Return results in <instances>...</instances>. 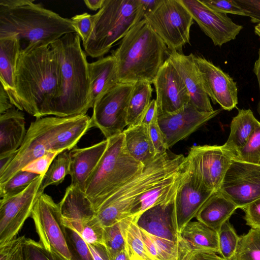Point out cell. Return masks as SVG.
Wrapping results in <instances>:
<instances>
[{"instance_id":"1","label":"cell","mask_w":260,"mask_h":260,"mask_svg":"<svg viewBox=\"0 0 260 260\" xmlns=\"http://www.w3.org/2000/svg\"><path fill=\"white\" fill-rule=\"evenodd\" d=\"M60 64L50 45L28 44L21 49L15 73L21 110L36 118L48 115L59 84Z\"/></svg>"},{"instance_id":"2","label":"cell","mask_w":260,"mask_h":260,"mask_svg":"<svg viewBox=\"0 0 260 260\" xmlns=\"http://www.w3.org/2000/svg\"><path fill=\"white\" fill-rule=\"evenodd\" d=\"M90 128V117L86 114L36 118L31 123L20 147L0 170V185L38 158L49 153L72 150Z\"/></svg>"},{"instance_id":"3","label":"cell","mask_w":260,"mask_h":260,"mask_svg":"<svg viewBox=\"0 0 260 260\" xmlns=\"http://www.w3.org/2000/svg\"><path fill=\"white\" fill-rule=\"evenodd\" d=\"M60 64L59 84L48 115L66 117L86 114L92 108L88 63L77 33L62 36L50 45Z\"/></svg>"},{"instance_id":"4","label":"cell","mask_w":260,"mask_h":260,"mask_svg":"<svg viewBox=\"0 0 260 260\" xmlns=\"http://www.w3.org/2000/svg\"><path fill=\"white\" fill-rule=\"evenodd\" d=\"M77 33L71 19L30 0H0V38L16 35L28 44L50 45Z\"/></svg>"},{"instance_id":"5","label":"cell","mask_w":260,"mask_h":260,"mask_svg":"<svg viewBox=\"0 0 260 260\" xmlns=\"http://www.w3.org/2000/svg\"><path fill=\"white\" fill-rule=\"evenodd\" d=\"M168 49L143 18L128 31L112 54L117 63L119 83L152 84L168 57Z\"/></svg>"},{"instance_id":"6","label":"cell","mask_w":260,"mask_h":260,"mask_svg":"<svg viewBox=\"0 0 260 260\" xmlns=\"http://www.w3.org/2000/svg\"><path fill=\"white\" fill-rule=\"evenodd\" d=\"M186 157L168 151L156 158L117 189L95 211V218L104 227L116 224L131 216L137 198L183 168Z\"/></svg>"},{"instance_id":"7","label":"cell","mask_w":260,"mask_h":260,"mask_svg":"<svg viewBox=\"0 0 260 260\" xmlns=\"http://www.w3.org/2000/svg\"><path fill=\"white\" fill-rule=\"evenodd\" d=\"M108 139L107 149L84 191L95 211L145 166L128 153L123 133Z\"/></svg>"},{"instance_id":"8","label":"cell","mask_w":260,"mask_h":260,"mask_svg":"<svg viewBox=\"0 0 260 260\" xmlns=\"http://www.w3.org/2000/svg\"><path fill=\"white\" fill-rule=\"evenodd\" d=\"M93 16L92 33L83 46L87 55L101 58L144 18V13L140 0H105Z\"/></svg>"},{"instance_id":"9","label":"cell","mask_w":260,"mask_h":260,"mask_svg":"<svg viewBox=\"0 0 260 260\" xmlns=\"http://www.w3.org/2000/svg\"><path fill=\"white\" fill-rule=\"evenodd\" d=\"M144 18L170 51L181 53L189 42L193 19L181 0H162Z\"/></svg>"},{"instance_id":"10","label":"cell","mask_w":260,"mask_h":260,"mask_svg":"<svg viewBox=\"0 0 260 260\" xmlns=\"http://www.w3.org/2000/svg\"><path fill=\"white\" fill-rule=\"evenodd\" d=\"M134 84L119 83L95 102L91 128H99L106 139L118 135L127 126L129 103Z\"/></svg>"},{"instance_id":"11","label":"cell","mask_w":260,"mask_h":260,"mask_svg":"<svg viewBox=\"0 0 260 260\" xmlns=\"http://www.w3.org/2000/svg\"><path fill=\"white\" fill-rule=\"evenodd\" d=\"M215 191L204 183L193 156L188 153L179 183L175 204L176 227L179 233Z\"/></svg>"},{"instance_id":"12","label":"cell","mask_w":260,"mask_h":260,"mask_svg":"<svg viewBox=\"0 0 260 260\" xmlns=\"http://www.w3.org/2000/svg\"><path fill=\"white\" fill-rule=\"evenodd\" d=\"M30 217L34 220L39 242L65 260H71L58 204L50 196L43 193L37 198Z\"/></svg>"},{"instance_id":"13","label":"cell","mask_w":260,"mask_h":260,"mask_svg":"<svg viewBox=\"0 0 260 260\" xmlns=\"http://www.w3.org/2000/svg\"><path fill=\"white\" fill-rule=\"evenodd\" d=\"M218 190L242 209L260 198V165L233 159Z\"/></svg>"},{"instance_id":"14","label":"cell","mask_w":260,"mask_h":260,"mask_svg":"<svg viewBox=\"0 0 260 260\" xmlns=\"http://www.w3.org/2000/svg\"><path fill=\"white\" fill-rule=\"evenodd\" d=\"M44 176L40 175L20 193L0 201V246L17 237L24 222L30 217Z\"/></svg>"},{"instance_id":"15","label":"cell","mask_w":260,"mask_h":260,"mask_svg":"<svg viewBox=\"0 0 260 260\" xmlns=\"http://www.w3.org/2000/svg\"><path fill=\"white\" fill-rule=\"evenodd\" d=\"M202 30L215 46H221L236 39L243 27L227 14L216 12L201 0H181Z\"/></svg>"},{"instance_id":"16","label":"cell","mask_w":260,"mask_h":260,"mask_svg":"<svg viewBox=\"0 0 260 260\" xmlns=\"http://www.w3.org/2000/svg\"><path fill=\"white\" fill-rule=\"evenodd\" d=\"M221 111L217 109L210 112H201L189 102L175 112L157 116L158 123L168 150L188 137Z\"/></svg>"},{"instance_id":"17","label":"cell","mask_w":260,"mask_h":260,"mask_svg":"<svg viewBox=\"0 0 260 260\" xmlns=\"http://www.w3.org/2000/svg\"><path fill=\"white\" fill-rule=\"evenodd\" d=\"M194 60L204 90L213 103L227 111L236 108L238 103V87L234 79L203 57L194 55Z\"/></svg>"},{"instance_id":"18","label":"cell","mask_w":260,"mask_h":260,"mask_svg":"<svg viewBox=\"0 0 260 260\" xmlns=\"http://www.w3.org/2000/svg\"><path fill=\"white\" fill-rule=\"evenodd\" d=\"M152 84L156 92L157 116L175 112L190 102L189 92L168 58L160 68Z\"/></svg>"},{"instance_id":"19","label":"cell","mask_w":260,"mask_h":260,"mask_svg":"<svg viewBox=\"0 0 260 260\" xmlns=\"http://www.w3.org/2000/svg\"><path fill=\"white\" fill-rule=\"evenodd\" d=\"M188 153L194 158L204 183L212 190H218L234 159V153L224 144L193 146Z\"/></svg>"},{"instance_id":"20","label":"cell","mask_w":260,"mask_h":260,"mask_svg":"<svg viewBox=\"0 0 260 260\" xmlns=\"http://www.w3.org/2000/svg\"><path fill=\"white\" fill-rule=\"evenodd\" d=\"M194 55L170 51L168 58L175 68L190 95V103L199 111L210 112L213 109L209 96L203 86L194 60Z\"/></svg>"},{"instance_id":"21","label":"cell","mask_w":260,"mask_h":260,"mask_svg":"<svg viewBox=\"0 0 260 260\" xmlns=\"http://www.w3.org/2000/svg\"><path fill=\"white\" fill-rule=\"evenodd\" d=\"M176 194L136 216L139 227L154 236L177 242L179 233L175 218Z\"/></svg>"},{"instance_id":"22","label":"cell","mask_w":260,"mask_h":260,"mask_svg":"<svg viewBox=\"0 0 260 260\" xmlns=\"http://www.w3.org/2000/svg\"><path fill=\"white\" fill-rule=\"evenodd\" d=\"M106 139L92 146L74 148L70 153L71 184L84 192L86 185L102 158L108 145Z\"/></svg>"},{"instance_id":"23","label":"cell","mask_w":260,"mask_h":260,"mask_svg":"<svg viewBox=\"0 0 260 260\" xmlns=\"http://www.w3.org/2000/svg\"><path fill=\"white\" fill-rule=\"evenodd\" d=\"M58 204L63 224L78 233L84 223L95 217V211L84 192L71 184Z\"/></svg>"},{"instance_id":"24","label":"cell","mask_w":260,"mask_h":260,"mask_svg":"<svg viewBox=\"0 0 260 260\" xmlns=\"http://www.w3.org/2000/svg\"><path fill=\"white\" fill-rule=\"evenodd\" d=\"M178 256L188 252H219L217 231L199 221H190L179 233Z\"/></svg>"},{"instance_id":"25","label":"cell","mask_w":260,"mask_h":260,"mask_svg":"<svg viewBox=\"0 0 260 260\" xmlns=\"http://www.w3.org/2000/svg\"><path fill=\"white\" fill-rule=\"evenodd\" d=\"M27 131L23 113L15 106L0 114V160L16 153Z\"/></svg>"},{"instance_id":"26","label":"cell","mask_w":260,"mask_h":260,"mask_svg":"<svg viewBox=\"0 0 260 260\" xmlns=\"http://www.w3.org/2000/svg\"><path fill=\"white\" fill-rule=\"evenodd\" d=\"M21 50L16 35L0 38V81L14 106L21 110L15 90V73Z\"/></svg>"},{"instance_id":"27","label":"cell","mask_w":260,"mask_h":260,"mask_svg":"<svg viewBox=\"0 0 260 260\" xmlns=\"http://www.w3.org/2000/svg\"><path fill=\"white\" fill-rule=\"evenodd\" d=\"M88 71L93 107L96 101L119 83L116 59L112 55L100 58L88 63Z\"/></svg>"},{"instance_id":"28","label":"cell","mask_w":260,"mask_h":260,"mask_svg":"<svg viewBox=\"0 0 260 260\" xmlns=\"http://www.w3.org/2000/svg\"><path fill=\"white\" fill-rule=\"evenodd\" d=\"M123 133L128 153L143 165H148L158 155L151 139L148 125L140 123L129 126Z\"/></svg>"},{"instance_id":"29","label":"cell","mask_w":260,"mask_h":260,"mask_svg":"<svg viewBox=\"0 0 260 260\" xmlns=\"http://www.w3.org/2000/svg\"><path fill=\"white\" fill-rule=\"evenodd\" d=\"M184 167V165L178 173L164 180L140 195L133 205L131 216H138L148 209L168 200L175 195L182 176Z\"/></svg>"},{"instance_id":"30","label":"cell","mask_w":260,"mask_h":260,"mask_svg":"<svg viewBox=\"0 0 260 260\" xmlns=\"http://www.w3.org/2000/svg\"><path fill=\"white\" fill-rule=\"evenodd\" d=\"M238 209L237 206L220 191H215L198 213V221L217 231Z\"/></svg>"},{"instance_id":"31","label":"cell","mask_w":260,"mask_h":260,"mask_svg":"<svg viewBox=\"0 0 260 260\" xmlns=\"http://www.w3.org/2000/svg\"><path fill=\"white\" fill-rule=\"evenodd\" d=\"M259 124L250 109H239L232 120L230 133L224 146L235 154L246 145Z\"/></svg>"},{"instance_id":"32","label":"cell","mask_w":260,"mask_h":260,"mask_svg":"<svg viewBox=\"0 0 260 260\" xmlns=\"http://www.w3.org/2000/svg\"><path fill=\"white\" fill-rule=\"evenodd\" d=\"M119 222L131 259L153 260L146 249L136 216H130Z\"/></svg>"},{"instance_id":"33","label":"cell","mask_w":260,"mask_h":260,"mask_svg":"<svg viewBox=\"0 0 260 260\" xmlns=\"http://www.w3.org/2000/svg\"><path fill=\"white\" fill-rule=\"evenodd\" d=\"M153 89L151 84L139 82L134 84L127 112V126L140 124L149 106Z\"/></svg>"},{"instance_id":"34","label":"cell","mask_w":260,"mask_h":260,"mask_svg":"<svg viewBox=\"0 0 260 260\" xmlns=\"http://www.w3.org/2000/svg\"><path fill=\"white\" fill-rule=\"evenodd\" d=\"M140 230L147 251L153 260L178 259L177 241L158 237Z\"/></svg>"},{"instance_id":"35","label":"cell","mask_w":260,"mask_h":260,"mask_svg":"<svg viewBox=\"0 0 260 260\" xmlns=\"http://www.w3.org/2000/svg\"><path fill=\"white\" fill-rule=\"evenodd\" d=\"M70 155L68 151L59 153L53 159L44 176L38 194L43 193L48 186L58 185L61 183L66 176L70 174Z\"/></svg>"},{"instance_id":"36","label":"cell","mask_w":260,"mask_h":260,"mask_svg":"<svg viewBox=\"0 0 260 260\" xmlns=\"http://www.w3.org/2000/svg\"><path fill=\"white\" fill-rule=\"evenodd\" d=\"M232 260H260V230L251 228L240 236Z\"/></svg>"},{"instance_id":"37","label":"cell","mask_w":260,"mask_h":260,"mask_svg":"<svg viewBox=\"0 0 260 260\" xmlns=\"http://www.w3.org/2000/svg\"><path fill=\"white\" fill-rule=\"evenodd\" d=\"M219 252L220 256L232 260L235 253L240 236H239L229 220L224 222L217 230Z\"/></svg>"},{"instance_id":"38","label":"cell","mask_w":260,"mask_h":260,"mask_svg":"<svg viewBox=\"0 0 260 260\" xmlns=\"http://www.w3.org/2000/svg\"><path fill=\"white\" fill-rule=\"evenodd\" d=\"M40 175L21 170L5 183L0 185V197H10L23 192Z\"/></svg>"},{"instance_id":"39","label":"cell","mask_w":260,"mask_h":260,"mask_svg":"<svg viewBox=\"0 0 260 260\" xmlns=\"http://www.w3.org/2000/svg\"><path fill=\"white\" fill-rule=\"evenodd\" d=\"M66 239L71 260H94L88 244L73 228L64 225Z\"/></svg>"},{"instance_id":"40","label":"cell","mask_w":260,"mask_h":260,"mask_svg":"<svg viewBox=\"0 0 260 260\" xmlns=\"http://www.w3.org/2000/svg\"><path fill=\"white\" fill-rule=\"evenodd\" d=\"M234 159L260 165V124L246 145L235 154Z\"/></svg>"},{"instance_id":"41","label":"cell","mask_w":260,"mask_h":260,"mask_svg":"<svg viewBox=\"0 0 260 260\" xmlns=\"http://www.w3.org/2000/svg\"><path fill=\"white\" fill-rule=\"evenodd\" d=\"M24 260H65L56 252L46 248L39 241L25 238L23 244Z\"/></svg>"},{"instance_id":"42","label":"cell","mask_w":260,"mask_h":260,"mask_svg":"<svg viewBox=\"0 0 260 260\" xmlns=\"http://www.w3.org/2000/svg\"><path fill=\"white\" fill-rule=\"evenodd\" d=\"M104 245L111 259L118 252L125 248V243L120 222L104 228Z\"/></svg>"},{"instance_id":"43","label":"cell","mask_w":260,"mask_h":260,"mask_svg":"<svg viewBox=\"0 0 260 260\" xmlns=\"http://www.w3.org/2000/svg\"><path fill=\"white\" fill-rule=\"evenodd\" d=\"M79 233L88 244H104V228L95 217L84 223Z\"/></svg>"},{"instance_id":"44","label":"cell","mask_w":260,"mask_h":260,"mask_svg":"<svg viewBox=\"0 0 260 260\" xmlns=\"http://www.w3.org/2000/svg\"><path fill=\"white\" fill-rule=\"evenodd\" d=\"M76 32L82 41L85 43L89 39L94 25L93 15L87 13L76 15L71 19Z\"/></svg>"},{"instance_id":"45","label":"cell","mask_w":260,"mask_h":260,"mask_svg":"<svg viewBox=\"0 0 260 260\" xmlns=\"http://www.w3.org/2000/svg\"><path fill=\"white\" fill-rule=\"evenodd\" d=\"M25 238V236L16 237L0 246V260H24L23 244Z\"/></svg>"},{"instance_id":"46","label":"cell","mask_w":260,"mask_h":260,"mask_svg":"<svg viewBox=\"0 0 260 260\" xmlns=\"http://www.w3.org/2000/svg\"><path fill=\"white\" fill-rule=\"evenodd\" d=\"M211 9L222 14H232L245 16L244 12L235 0H201Z\"/></svg>"},{"instance_id":"47","label":"cell","mask_w":260,"mask_h":260,"mask_svg":"<svg viewBox=\"0 0 260 260\" xmlns=\"http://www.w3.org/2000/svg\"><path fill=\"white\" fill-rule=\"evenodd\" d=\"M58 154L57 153H48L30 162L22 170L44 176L51 162Z\"/></svg>"},{"instance_id":"48","label":"cell","mask_w":260,"mask_h":260,"mask_svg":"<svg viewBox=\"0 0 260 260\" xmlns=\"http://www.w3.org/2000/svg\"><path fill=\"white\" fill-rule=\"evenodd\" d=\"M149 132L157 154H162L168 151L162 132L158 125L157 117L148 125Z\"/></svg>"},{"instance_id":"49","label":"cell","mask_w":260,"mask_h":260,"mask_svg":"<svg viewBox=\"0 0 260 260\" xmlns=\"http://www.w3.org/2000/svg\"><path fill=\"white\" fill-rule=\"evenodd\" d=\"M246 224L252 229L260 230V198L242 209Z\"/></svg>"},{"instance_id":"50","label":"cell","mask_w":260,"mask_h":260,"mask_svg":"<svg viewBox=\"0 0 260 260\" xmlns=\"http://www.w3.org/2000/svg\"><path fill=\"white\" fill-rule=\"evenodd\" d=\"M252 23H260V0H235Z\"/></svg>"},{"instance_id":"51","label":"cell","mask_w":260,"mask_h":260,"mask_svg":"<svg viewBox=\"0 0 260 260\" xmlns=\"http://www.w3.org/2000/svg\"><path fill=\"white\" fill-rule=\"evenodd\" d=\"M94 260H112L106 246L103 244H88Z\"/></svg>"},{"instance_id":"52","label":"cell","mask_w":260,"mask_h":260,"mask_svg":"<svg viewBox=\"0 0 260 260\" xmlns=\"http://www.w3.org/2000/svg\"><path fill=\"white\" fill-rule=\"evenodd\" d=\"M156 117H157V104L155 99H153L146 109L140 123L148 126Z\"/></svg>"},{"instance_id":"53","label":"cell","mask_w":260,"mask_h":260,"mask_svg":"<svg viewBox=\"0 0 260 260\" xmlns=\"http://www.w3.org/2000/svg\"><path fill=\"white\" fill-rule=\"evenodd\" d=\"M191 260H222V258L214 252L201 251L192 252Z\"/></svg>"},{"instance_id":"54","label":"cell","mask_w":260,"mask_h":260,"mask_svg":"<svg viewBox=\"0 0 260 260\" xmlns=\"http://www.w3.org/2000/svg\"><path fill=\"white\" fill-rule=\"evenodd\" d=\"M14 107L7 92L2 85H0V114Z\"/></svg>"},{"instance_id":"55","label":"cell","mask_w":260,"mask_h":260,"mask_svg":"<svg viewBox=\"0 0 260 260\" xmlns=\"http://www.w3.org/2000/svg\"><path fill=\"white\" fill-rule=\"evenodd\" d=\"M162 0H140V4L144 13V16L147 13L153 11L161 3Z\"/></svg>"},{"instance_id":"56","label":"cell","mask_w":260,"mask_h":260,"mask_svg":"<svg viewBox=\"0 0 260 260\" xmlns=\"http://www.w3.org/2000/svg\"><path fill=\"white\" fill-rule=\"evenodd\" d=\"M258 57L257 59L255 61L254 67H253V72L256 75L259 86V89L260 91V47L258 50ZM257 112L260 116V100L258 103L257 108Z\"/></svg>"},{"instance_id":"57","label":"cell","mask_w":260,"mask_h":260,"mask_svg":"<svg viewBox=\"0 0 260 260\" xmlns=\"http://www.w3.org/2000/svg\"><path fill=\"white\" fill-rule=\"evenodd\" d=\"M105 0H85L84 1L86 7L92 11L100 10L103 6Z\"/></svg>"},{"instance_id":"58","label":"cell","mask_w":260,"mask_h":260,"mask_svg":"<svg viewBox=\"0 0 260 260\" xmlns=\"http://www.w3.org/2000/svg\"><path fill=\"white\" fill-rule=\"evenodd\" d=\"M112 260H131L126 248L116 253Z\"/></svg>"},{"instance_id":"59","label":"cell","mask_w":260,"mask_h":260,"mask_svg":"<svg viewBox=\"0 0 260 260\" xmlns=\"http://www.w3.org/2000/svg\"><path fill=\"white\" fill-rule=\"evenodd\" d=\"M255 34L260 38V23L257 24L254 27Z\"/></svg>"},{"instance_id":"60","label":"cell","mask_w":260,"mask_h":260,"mask_svg":"<svg viewBox=\"0 0 260 260\" xmlns=\"http://www.w3.org/2000/svg\"><path fill=\"white\" fill-rule=\"evenodd\" d=\"M222 260H227V259H224L222 258Z\"/></svg>"}]
</instances>
